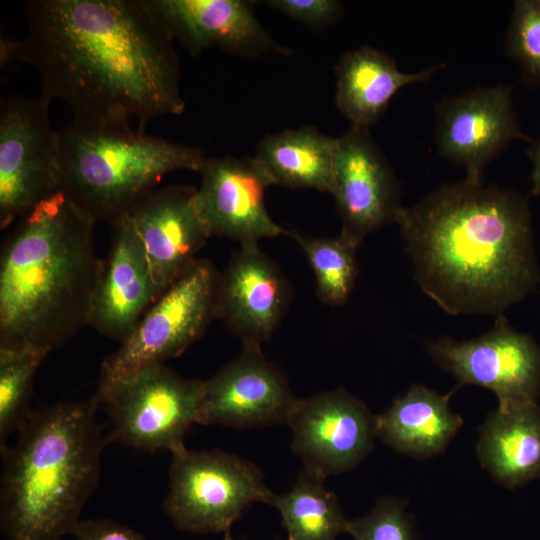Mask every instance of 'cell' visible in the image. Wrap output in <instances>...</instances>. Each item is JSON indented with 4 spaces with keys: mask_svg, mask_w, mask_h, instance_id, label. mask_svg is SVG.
<instances>
[{
    "mask_svg": "<svg viewBox=\"0 0 540 540\" xmlns=\"http://www.w3.org/2000/svg\"><path fill=\"white\" fill-rule=\"evenodd\" d=\"M25 16L23 39L1 38V64L35 67L40 95L72 119L143 124L184 111L173 38L144 0H32Z\"/></svg>",
    "mask_w": 540,
    "mask_h": 540,
    "instance_id": "6da1fadb",
    "label": "cell"
},
{
    "mask_svg": "<svg viewBox=\"0 0 540 540\" xmlns=\"http://www.w3.org/2000/svg\"><path fill=\"white\" fill-rule=\"evenodd\" d=\"M395 222L417 283L451 315H501L540 282L529 207L516 191L465 178L401 207Z\"/></svg>",
    "mask_w": 540,
    "mask_h": 540,
    "instance_id": "7a4b0ae2",
    "label": "cell"
},
{
    "mask_svg": "<svg viewBox=\"0 0 540 540\" xmlns=\"http://www.w3.org/2000/svg\"><path fill=\"white\" fill-rule=\"evenodd\" d=\"M96 220L60 190L16 223L0 257V349L49 354L89 325L104 259Z\"/></svg>",
    "mask_w": 540,
    "mask_h": 540,
    "instance_id": "3957f363",
    "label": "cell"
},
{
    "mask_svg": "<svg viewBox=\"0 0 540 540\" xmlns=\"http://www.w3.org/2000/svg\"><path fill=\"white\" fill-rule=\"evenodd\" d=\"M96 397L32 410L1 449L0 528L7 540L71 535L100 479L107 437Z\"/></svg>",
    "mask_w": 540,
    "mask_h": 540,
    "instance_id": "277c9868",
    "label": "cell"
},
{
    "mask_svg": "<svg viewBox=\"0 0 540 540\" xmlns=\"http://www.w3.org/2000/svg\"><path fill=\"white\" fill-rule=\"evenodd\" d=\"M61 190L111 225L167 174L200 171L197 147L150 136L130 124L72 119L61 131Z\"/></svg>",
    "mask_w": 540,
    "mask_h": 540,
    "instance_id": "5b68a950",
    "label": "cell"
},
{
    "mask_svg": "<svg viewBox=\"0 0 540 540\" xmlns=\"http://www.w3.org/2000/svg\"><path fill=\"white\" fill-rule=\"evenodd\" d=\"M220 273L207 259L195 262L152 304L132 333L102 363L94 395L102 403L139 372L180 356L217 318Z\"/></svg>",
    "mask_w": 540,
    "mask_h": 540,
    "instance_id": "8992f818",
    "label": "cell"
},
{
    "mask_svg": "<svg viewBox=\"0 0 540 540\" xmlns=\"http://www.w3.org/2000/svg\"><path fill=\"white\" fill-rule=\"evenodd\" d=\"M274 495L255 464L219 450L185 448L172 454L163 509L178 530L225 532L247 506L271 505Z\"/></svg>",
    "mask_w": 540,
    "mask_h": 540,
    "instance_id": "52a82bcc",
    "label": "cell"
},
{
    "mask_svg": "<svg viewBox=\"0 0 540 540\" xmlns=\"http://www.w3.org/2000/svg\"><path fill=\"white\" fill-rule=\"evenodd\" d=\"M51 101L10 96L0 104V229L61 190V142Z\"/></svg>",
    "mask_w": 540,
    "mask_h": 540,
    "instance_id": "ba28073f",
    "label": "cell"
},
{
    "mask_svg": "<svg viewBox=\"0 0 540 540\" xmlns=\"http://www.w3.org/2000/svg\"><path fill=\"white\" fill-rule=\"evenodd\" d=\"M205 381L180 377L164 364L145 369L115 387L102 401L110 415L108 442L171 454L197 423Z\"/></svg>",
    "mask_w": 540,
    "mask_h": 540,
    "instance_id": "9c48e42d",
    "label": "cell"
},
{
    "mask_svg": "<svg viewBox=\"0 0 540 540\" xmlns=\"http://www.w3.org/2000/svg\"><path fill=\"white\" fill-rule=\"evenodd\" d=\"M428 352L461 385L491 390L498 409L537 402L540 396V346L528 334L513 329L504 314L481 336L457 341L442 337Z\"/></svg>",
    "mask_w": 540,
    "mask_h": 540,
    "instance_id": "30bf717a",
    "label": "cell"
},
{
    "mask_svg": "<svg viewBox=\"0 0 540 540\" xmlns=\"http://www.w3.org/2000/svg\"><path fill=\"white\" fill-rule=\"evenodd\" d=\"M287 425L304 470L322 480L357 465L377 435L376 416L343 389L297 399Z\"/></svg>",
    "mask_w": 540,
    "mask_h": 540,
    "instance_id": "8fae6325",
    "label": "cell"
},
{
    "mask_svg": "<svg viewBox=\"0 0 540 540\" xmlns=\"http://www.w3.org/2000/svg\"><path fill=\"white\" fill-rule=\"evenodd\" d=\"M332 195L340 236L355 247L374 230L395 221L399 185L369 128L352 126L337 138Z\"/></svg>",
    "mask_w": 540,
    "mask_h": 540,
    "instance_id": "7c38bea8",
    "label": "cell"
},
{
    "mask_svg": "<svg viewBox=\"0 0 540 540\" xmlns=\"http://www.w3.org/2000/svg\"><path fill=\"white\" fill-rule=\"evenodd\" d=\"M438 153L481 181L484 167L515 138L522 137L510 87L475 88L445 97L435 107Z\"/></svg>",
    "mask_w": 540,
    "mask_h": 540,
    "instance_id": "4fadbf2b",
    "label": "cell"
},
{
    "mask_svg": "<svg viewBox=\"0 0 540 540\" xmlns=\"http://www.w3.org/2000/svg\"><path fill=\"white\" fill-rule=\"evenodd\" d=\"M199 173L196 207L210 237H228L245 246L288 235L266 209L270 183L253 157H206Z\"/></svg>",
    "mask_w": 540,
    "mask_h": 540,
    "instance_id": "5bb4252c",
    "label": "cell"
},
{
    "mask_svg": "<svg viewBox=\"0 0 540 540\" xmlns=\"http://www.w3.org/2000/svg\"><path fill=\"white\" fill-rule=\"evenodd\" d=\"M296 400L261 349L243 348L205 381L197 423L238 429L287 424Z\"/></svg>",
    "mask_w": 540,
    "mask_h": 540,
    "instance_id": "9a60e30c",
    "label": "cell"
},
{
    "mask_svg": "<svg viewBox=\"0 0 540 540\" xmlns=\"http://www.w3.org/2000/svg\"><path fill=\"white\" fill-rule=\"evenodd\" d=\"M196 190L154 189L121 216L143 246L158 298L195 262L210 238L196 207Z\"/></svg>",
    "mask_w": 540,
    "mask_h": 540,
    "instance_id": "2e32d148",
    "label": "cell"
},
{
    "mask_svg": "<svg viewBox=\"0 0 540 540\" xmlns=\"http://www.w3.org/2000/svg\"><path fill=\"white\" fill-rule=\"evenodd\" d=\"M289 296L285 276L259 245L240 246L219 277L217 318L243 348L261 349L277 329Z\"/></svg>",
    "mask_w": 540,
    "mask_h": 540,
    "instance_id": "e0dca14e",
    "label": "cell"
},
{
    "mask_svg": "<svg viewBox=\"0 0 540 540\" xmlns=\"http://www.w3.org/2000/svg\"><path fill=\"white\" fill-rule=\"evenodd\" d=\"M152 14L192 55L217 47L244 57L288 54L242 0H144Z\"/></svg>",
    "mask_w": 540,
    "mask_h": 540,
    "instance_id": "ac0fdd59",
    "label": "cell"
},
{
    "mask_svg": "<svg viewBox=\"0 0 540 540\" xmlns=\"http://www.w3.org/2000/svg\"><path fill=\"white\" fill-rule=\"evenodd\" d=\"M111 247L93 299L89 325L122 343L158 299L141 242L124 217L113 224Z\"/></svg>",
    "mask_w": 540,
    "mask_h": 540,
    "instance_id": "d6986e66",
    "label": "cell"
},
{
    "mask_svg": "<svg viewBox=\"0 0 540 540\" xmlns=\"http://www.w3.org/2000/svg\"><path fill=\"white\" fill-rule=\"evenodd\" d=\"M441 66L401 72L387 53L368 45L343 53L335 66V104L352 126L366 127L386 111L400 89L428 81Z\"/></svg>",
    "mask_w": 540,
    "mask_h": 540,
    "instance_id": "ffe728a7",
    "label": "cell"
},
{
    "mask_svg": "<svg viewBox=\"0 0 540 540\" xmlns=\"http://www.w3.org/2000/svg\"><path fill=\"white\" fill-rule=\"evenodd\" d=\"M482 466L508 488L540 479V406L537 402L498 409L479 427Z\"/></svg>",
    "mask_w": 540,
    "mask_h": 540,
    "instance_id": "44dd1931",
    "label": "cell"
},
{
    "mask_svg": "<svg viewBox=\"0 0 540 540\" xmlns=\"http://www.w3.org/2000/svg\"><path fill=\"white\" fill-rule=\"evenodd\" d=\"M454 390L441 395L423 385H412L381 415L376 432L395 451L427 458L444 450L463 424L449 408Z\"/></svg>",
    "mask_w": 540,
    "mask_h": 540,
    "instance_id": "7402d4cb",
    "label": "cell"
},
{
    "mask_svg": "<svg viewBox=\"0 0 540 540\" xmlns=\"http://www.w3.org/2000/svg\"><path fill=\"white\" fill-rule=\"evenodd\" d=\"M337 138L304 126L267 134L253 159L270 185L313 188L332 194Z\"/></svg>",
    "mask_w": 540,
    "mask_h": 540,
    "instance_id": "603a6c76",
    "label": "cell"
},
{
    "mask_svg": "<svg viewBox=\"0 0 540 540\" xmlns=\"http://www.w3.org/2000/svg\"><path fill=\"white\" fill-rule=\"evenodd\" d=\"M323 481L303 469L289 492L274 495L271 505L280 512L290 538L336 540L346 531L349 520L337 496L324 487Z\"/></svg>",
    "mask_w": 540,
    "mask_h": 540,
    "instance_id": "cb8c5ba5",
    "label": "cell"
},
{
    "mask_svg": "<svg viewBox=\"0 0 540 540\" xmlns=\"http://www.w3.org/2000/svg\"><path fill=\"white\" fill-rule=\"evenodd\" d=\"M303 250L316 281L321 302L340 306L347 301L358 275L356 249L341 236L337 238L304 236L288 231Z\"/></svg>",
    "mask_w": 540,
    "mask_h": 540,
    "instance_id": "d4e9b609",
    "label": "cell"
},
{
    "mask_svg": "<svg viewBox=\"0 0 540 540\" xmlns=\"http://www.w3.org/2000/svg\"><path fill=\"white\" fill-rule=\"evenodd\" d=\"M48 354L34 350L0 349V449L32 411L33 379Z\"/></svg>",
    "mask_w": 540,
    "mask_h": 540,
    "instance_id": "484cf974",
    "label": "cell"
},
{
    "mask_svg": "<svg viewBox=\"0 0 540 540\" xmlns=\"http://www.w3.org/2000/svg\"><path fill=\"white\" fill-rule=\"evenodd\" d=\"M507 52L528 79L540 83V0L515 2Z\"/></svg>",
    "mask_w": 540,
    "mask_h": 540,
    "instance_id": "4316f807",
    "label": "cell"
},
{
    "mask_svg": "<svg viewBox=\"0 0 540 540\" xmlns=\"http://www.w3.org/2000/svg\"><path fill=\"white\" fill-rule=\"evenodd\" d=\"M404 506L397 498H382L366 516L348 521L345 532L355 540H413Z\"/></svg>",
    "mask_w": 540,
    "mask_h": 540,
    "instance_id": "83f0119b",
    "label": "cell"
},
{
    "mask_svg": "<svg viewBox=\"0 0 540 540\" xmlns=\"http://www.w3.org/2000/svg\"><path fill=\"white\" fill-rule=\"evenodd\" d=\"M268 6L313 28L331 25L341 14V3L335 0H270Z\"/></svg>",
    "mask_w": 540,
    "mask_h": 540,
    "instance_id": "f1b7e54d",
    "label": "cell"
},
{
    "mask_svg": "<svg viewBox=\"0 0 540 540\" xmlns=\"http://www.w3.org/2000/svg\"><path fill=\"white\" fill-rule=\"evenodd\" d=\"M71 535L75 540H147L138 531L104 518L80 520Z\"/></svg>",
    "mask_w": 540,
    "mask_h": 540,
    "instance_id": "f546056e",
    "label": "cell"
},
{
    "mask_svg": "<svg viewBox=\"0 0 540 540\" xmlns=\"http://www.w3.org/2000/svg\"><path fill=\"white\" fill-rule=\"evenodd\" d=\"M534 168L532 171V195L540 194V141L536 145L533 152Z\"/></svg>",
    "mask_w": 540,
    "mask_h": 540,
    "instance_id": "4dcf8cb0",
    "label": "cell"
},
{
    "mask_svg": "<svg viewBox=\"0 0 540 540\" xmlns=\"http://www.w3.org/2000/svg\"><path fill=\"white\" fill-rule=\"evenodd\" d=\"M223 540H235L230 533V529L224 532Z\"/></svg>",
    "mask_w": 540,
    "mask_h": 540,
    "instance_id": "1f68e13d",
    "label": "cell"
},
{
    "mask_svg": "<svg viewBox=\"0 0 540 540\" xmlns=\"http://www.w3.org/2000/svg\"><path fill=\"white\" fill-rule=\"evenodd\" d=\"M287 540H294V539H292V538L289 537Z\"/></svg>",
    "mask_w": 540,
    "mask_h": 540,
    "instance_id": "d6a6232c",
    "label": "cell"
}]
</instances>
